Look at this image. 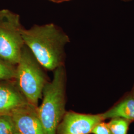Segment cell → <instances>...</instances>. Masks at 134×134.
<instances>
[{"instance_id": "9a60e30c", "label": "cell", "mask_w": 134, "mask_h": 134, "mask_svg": "<svg viewBox=\"0 0 134 134\" xmlns=\"http://www.w3.org/2000/svg\"><path fill=\"white\" fill-rule=\"evenodd\" d=\"M14 134H21L20 133H19V132H18V131H15V132L14 133Z\"/></svg>"}, {"instance_id": "5bb4252c", "label": "cell", "mask_w": 134, "mask_h": 134, "mask_svg": "<svg viewBox=\"0 0 134 134\" xmlns=\"http://www.w3.org/2000/svg\"><path fill=\"white\" fill-rule=\"evenodd\" d=\"M131 94L134 97V87H133V90H132V91L131 93Z\"/></svg>"}, {"instance_id": "7c38bea8", "label": "cell", "mask_w": 134, "mask_h": 134, "mask_svg": "<svg viewBox=\"0 0 134 134\" xmlns=\"http://www.w3.org/2000/svg\"><path fill=\"white\" fill-rule=\"evenodd\" d=\"M93 134H112L107 123L102 121L96 125L92 130Z\"/></svg>"}, {"instance_id": "8992f818", "label": "cell", "mask_w": 134, "mask_h": 134, "mask_svg": "<svg viewBox=\"0 0 134 134\" xmlns=\"http://www.w3.org/2000/svg\"><path fill=\"white\" fill-rule=\"evenodd\" d=\"M37 108L29 103L14 110L10 114L16 130L21 134H44Z\"/></svg>"}, {"instance_id": "7a4b0ae2", "label": "cell", "mask_w": 134, "mask_h": 134, "mask_svg": "<svg viewBox=\"0 0 134 134\" xmlns=\"http://www.w3.org/2000/svg\"><path fill=\"white\" fill-rule=\"evenodd\" d=\"M66 72L65 65L54 71L53 79L43 89V100L37 108L44 134H56L58 126L65 114Z\"/></svg>"}, {"instance_id": "52a82bcc", "label": "cell", "mask_w": 134, "mask_h": 134, "mask_svg": "<svg viewBox=\"0 0 134 134\" xmlns=\"http://www.w3.org/2000/svg\"><path fill=\"white\" fill-rule=\"evenodd\" d=\"M27 103L15 81L0 82V115H10L15 109Z\"/></svg>"}, {"instance_id": "ba28073f", "label": "cell", "mask_w": 134, "mask_h": 134, "mask_svg": "<svg viewBox=\"0 0 134 134\" xmlns=\"http://www.w3.org/2000/svg\"><path fill=\"white\" fill-rule=\"evenodd\" d=\"M101 115L104 120L122 118L131 122L134 121V97L131 94L128 95Z\"/></svg>"}, {"instance_id": "2e32d148", "label": "cell", "mask_w": 134, "mask_h": 134, "mask_svg": "<svg viewBox=\"0 0 134 134\" xmlns=\"http://www.w3.org/2000/svg\"><path fill=\"white\" fill-rule=\"evenodd\" d=\"M123 1H124V2H130V1H131L132 0H122Z\"/></svg>"}, {"instance_id": "9c48e42d", "label": "cell", "mask_w": 134, "mask_h": 134, "mask_svg": "<svg viewBox=\"0 0 134 134\" xmlns=\"http://www.w3.org/2000/svg\"><path fill=\"white\" fill-rule=\"evenodd\" d=\"M131 122L122 118L111 119L107 125L112 134H127Z\"/></svg>"}, {"instance_id": "30bf717a", "label": "cell", "mask_w": 134, "mask_h": 134, "mask_svg": "<svg viewBox=\"0 0 134 134\" xmlns=\"http://www.w3.org/2000/svg\"><path fill=\"white\" fill-rule=\"evenodd\" d=\"M16 66L0 57V81L14 80Z\"/></svg>"}, {"instance_id": "4fadbf2b", "label": "cell", "mask_w": 134, "mask_h": 134, "mask_svg": "<svg viewBox=\"0 0 134 134\" xmlns=\"http://www.w3.org/2000/svg\"><path fill=\"white\" fill-rule=\"evenodd\" d=\"M51 2H53L54 3H64V2H68L71 0H48Z\"/></svg>"}, {"instance_id": "6da1fadb", "label": "cell", "mask_w": 134, "mask_h": 134, "mask_svg": "<svg viewBox=\"0 0 134 134\" xmlns=\"http://www.w3.org/2000/svg\"><path fill=\"white\" fill-rule=\"evenodd\" d=\"M24 44L45 70L54 71L64 65L65 48L70 40L62 29L53 23L34 25L23 29Z\"/></svg>"}, {"instance_id": "5b68a950", "label": "cell", "mask_w": 134, "mask_h": 134, "mask_svg": "<svg viewBox=\"0 0 134 134\" xmlns=\"http://www.w3.org/2000/svg\"><path fill=\"white\" fill-rule=\"evenodd\" d=\"M104 120L101 114L65 113L58 126L56 134H89L96 125Z\"/></svg>"}, {"instance_id": "277c9868", "label": "cell", "mask_w": 134, "mask_h": 134, "mask_svg": "<svg viewBox=\"0 0 134 134\" xmlns=\"http://www.w3.org/2000/svg\"><path fill=\"white\" fill-rule=\"evenodd\" d=\"M19 15L7 9L0 10V57L16 66L24 47Z\"/></svg>"}, {"instance_id": "3957f363", "label": "cell", "mask_w": 134, "mask_h": 134, "mask_svg": "<svg viewBox=\"0 0 134 134\" xmlns=\"http://www.w3.org/2000/svg\"><path fill=\"white\" fill-rule=\"evenodd\" d=\"M43 67L24 45L16 65L14 81L29 104L38 107L43 89L48 82Z\"/></svg>"}, {"instance_id": "8fae6325", "label": "cell", "mask_w": 134, "mask_h": 134, "mask_svg": "<svg viewBox=\"0 0 134 134\" xmlns=\"http://www.w3.org/2000/svg\"><path fill=\"white\" fill-rule=\"evenodd\" d=\"M16 131L11 115H0V134H14Z\"/></svg>"}]
</instances>
